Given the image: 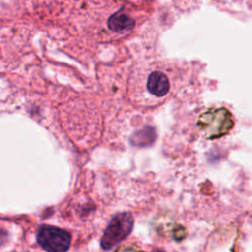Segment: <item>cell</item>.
Listing matches in <instances>:
<instances>
[{
	"label": "cell",
	"instance_id": "1",
	"mask_svg": "<svg viewBox=\"0 0 252 252\" xmlns=\"http://www.w3.org/2000/svg\"><path fill=\"white\" fill-rule=\"evenodd\" d=\"M134 220L129 213H119L109 221L101 238V247L108 250L122 241L131 232Z\"/></svg>",
	"mask_w": 252,
	"mask_h": 252
},
{
	"label": "cell",
	"instance_id": "2",
	"mask_svg": "<svg viewBox=\"0 0 252 252\" xmlns=\"http://www.w3.org/2000/svg\"><path fill=\"white\" fill-rule=\"evenodd\" d=\"M36 240L47 252H66L71 245V234L56 226L42 225L37 232Z\"/></svg>",
	"mask_w": 252,
	"mask_h": 252
},
{
	"label": "cell",
	"instance_id": "3",
	"mask_svg": "<svg viewBox=\"0 0 252 252\" xmlns=\"http://www.w3.org/2000/svg\"><path fill=\"white\" fill-rule=\"evenodd\" d=\"M147 89L151 94L161 97L168 94L170 90V83L164 73L160 71H154L148 77Z\"/></svg>",
	"mask_w": 252,
	"mask_h": 252
},
{
	"label": "cell",
	"instance_id": "4",
	"mask_svg": "<svg viewBox=\"0 0 252 252\" xmlns=\"http://www.w3.org/2000/svg\"><path fill=\"white\" fill-rule=\"evenodd\" d=\"M135 25V21L126 14L116 13L108 19V28L113 32H123L131 30Z\"/></svg>",
	"mask_w": 252,
	"mask_h": 252
},
{
	"label": "cell",
	"instance_id": "5",
	"mask_svg": "<svg viewBox=\"0 0 252 252\" xmlns=\"http://www.w3.org/2000/svg\"><path fill=\"white\" fill-rule=\"evenodd\" d=\"M7 236H8L7 232L3 229H0V246L4 245L5 241L7 240Z\"/></svg>",
	"mask_w": 252,
	"mask_h": 252
}]
</instances>
